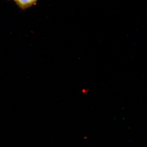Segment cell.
Here are the masks:
<instances>
[{
	"mask_svg": "<svg viewBox=\"0 0 147 147\" xmlns=\"http://www.w3.org/2000/svg\"><path fill=\"white\" fill-rule=\"evenodd\" d=\"M37 0H14L20 8L25 9L30 7L36 3Z\"/></svg>",
	"mask_w": 147,
	"mask_h": 147,
	"instance_id": "6da1fadb",
	"label": "cell"
}]
</instances>
